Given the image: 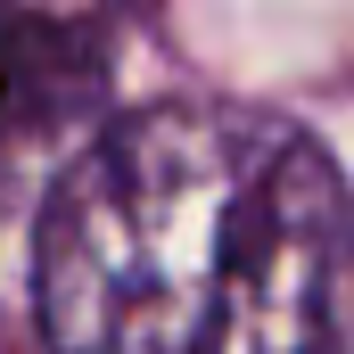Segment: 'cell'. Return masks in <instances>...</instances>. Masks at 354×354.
Here are the masks:
<instances>
[{
	"label": "cell",
	"mask_w": 354,
	"mask_h": 354,
	"mask_svg": "<svg viewBox=\"0 0 354 354\" xmlns=\"http://www.w3.org/2000/svg\"><path fill=\"white\" fill-rule=\"evenodd\" d=\"M41 354H354V189L256 99L99 124L33 231Z\"/></svg>",
	"instance_id": "6da1fadb"
},
{
	"label": "cell",
	"mask_w": 354,
	"mask_h": 354,
	"mask_svg": "<svg viewBox=\"0 0 354 354\" xmlns=\"http://www.w3.org/2000/svg\"><path fill=\"white\" fill-rule=\"evenodd\" d=\"M58 75H66V41H41V33H25V25L0 17V124H8V107L41 99Z\"/></svg>",
	"instance_id": "7a4b0ae2"
},
{
	"label": "cell",
	"mask_w": 354,
	"mask_h": 354,
	"mask_svg": "<svg viewBox=\"0 0 354 354\" xmlns=\"http://www.w3.org/2000/svg\"><path fill=\"white\" fill-rule=\"evenodd\" d=\"M124 0H0V17L8 25H25V33H41V41H75L91 33L99 17H115Z\"/></svg>",
	"instance_id": "3957f363"
}]
</instances>
